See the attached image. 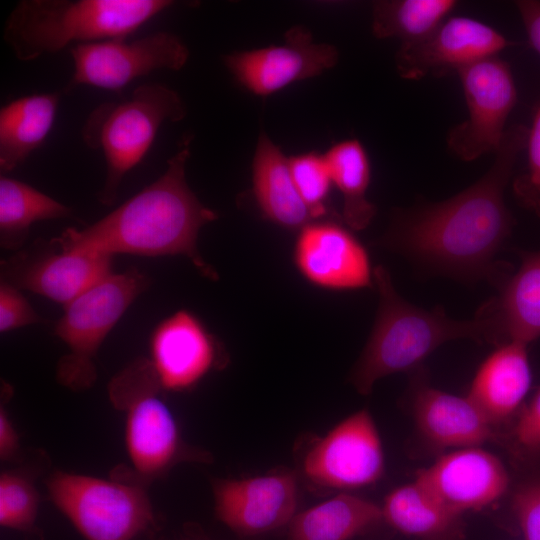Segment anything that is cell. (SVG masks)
Instances as JSON below:
<instances>
[{
	"label": "cell",
	"mask_w": 540,
	"mask_h": 540,
	"mask_svg": "<svg viewBox=\"0 0 540 540\" xmlns=\"http://www.w3.org/2000/svg\"><path fill=\"white\" fill-rule=\"evenodd\" d=\"M527 134L524 125L508 128L493 165L480 180L396 225L386 245L451 273H493V257L512 227L504 191Z\"/></svg>",
	"instance_id": "obj_1"
},
{
	"label": "cell",
	"mask_w": 540,
	"mask_h": 540,
	"mask_svg": "<svg viewBox=\"0 0 540 540\" xmlns=\"http://www.w3.org/2000/svg\"><path fill=\"white\" fill-rule=\"evenodd\" d=\"M191 141L192 135L185 134L164 173L140 192L90 226L67 228L51 242L65 251L109 256L181 255L202 276L217 280L216 270L197 247L200 230L218 214L201 203L187 183Z\"/></svg>",
	"instance_id": "obj_2"
},
{
	"label": "cell",
	"mask_w": 540,
	"mask_h": 540,
	"mask_svg": "<svg viewBox=\"0 0 540 540\" xmlns=\"http://www.w3.org/2000/svg\"><path fill=\"white\" fill-rule=\"evenodd\" d=\"M171 0H21L10 12L3 39L20 61L61 51L72 43L125 39Z\"/></svg>",
	"instance_id": "obj_3"
},
{
	"label": "cell",
	"mask_w": 540,
	"mask_h": 540,
	"mask_svg": "<svg viewBox=\"0 0 540 540\" xmlns=\"http://www.w3.org/2000/svg\"><path fill=\"white\" fill-rule=\"evenodd\" d=\"M379 306L367 343L351 370L349 381L362 395L381 378L414 369L443 343L469 338L486 341L481 320H455L440 307L426 310L403 299L387 269L373 270Z\"/></svg>",
	"instance_id": "obj_4"
},
{
	"label": "cell",
	"mask_w": 540,
	"mask_h": 540,
	"mask_svg": "<svg viewBox=\"0 0 540 540\" xmlns=\"http://www.w3.org/2000/svg\"><path fill=\"white\" fill-rule=\"evenodd\" d=\"M107 392L112 405L124 415L125 451L138 480L147 484L179 463L209 460L210 454L183 439L148 358H136L116 373Z\"/></svg>",
	"instance_id": "obj_5"
},
{
	"label": "cell",
	"mask_w": 540,
	"mask_h": 540,
	"mask_svg": "<svg viewBox=\"0 0 540 540\" xmlns=\"http://www.w3.org/2000/svg\"><path fill=\"white\" fill-rule=\"evenodd\" d=\"M180 95L166 85L146 83L126 98L96 107L82 130L84 143L101 150L106 177L98 195L103 205H112L126 174L149 151L166 121L178 122L186 116Z\"/></svg>",
	"instance_id": "obj_6"
},
{
	"label": "cell",
	"mask_w": 540,
	"mask_h": 540,
	"mask_svg": "<svg viewBox=\"0 0 540 540\" xmlns=\"http://www.w3.org/2000/svg\"><path fill=\"white\" fill-rule=\"evenodd\" d=\"M144 484L64 470L45 480L51 503L85 540H134L155 528Z\"/></svg>",
	"instance_id": "obj_7"
},
{
	"label": "cell",
	"mask_w": 540,
	"mask_h": 540,
	"mask_svg": "<svg viewBox=\"0 0 540 540\" xmlns=\"http://www.w3.org/2000/svg\"><path fill=\"white\" fill-rule=\"evenodd\" d=\"M148 286L149 278L136 268L112 272L64 306L54 325V334L67 347L56 368L59 384L75 392L94 385L102 343Z\"/></svg>",
	"instance_id": "obj_8"
},
{
	"label": "cell",
	"mask_w": 540,
	"mask_h": 540,
	"mask_svg": "<svg viewBox=\"0 0 540 540\" xmlns=\"http://www.w3.org/2000/svg\"><path fill=\"white\" fill-rule=\"evenodd\" d=\"M74 70L69 88L85 85L120 91L134 80L157 70H180L189 50L181 38L159 31L127 40L112 39L74 45Z\"/></svg>",
	"instance_id": "obj_9"
},
{
	"label": "cell",
	"mask_w": 540,
	"mask_h": 540,
	"mask_svg": "<svg viewBox=\"0 0 540 540\" xmlns=\"http://www.w3.org/2000/svg\"><path fill=\"white\" fill-rule=\"evenodd\" d=\"M384 470L382 441L367 409L347 416L319 437L302 462L303 475L311 484L332 490L374 484Z\"/></svg>",
	"instance_id": "obj_10"
},
{
	"label": "cell",
	"mask_w": 540,
	"mask_h": 540,
	"mask_svg": "<svg viewBox=\"0 0 540 540\" xmlns=\"http://www.w3.org/2000/svg\"><path fill=\"white\" fill-rule=\"evenodd\" d=\"M464 91L468 117L448 133L449 149L464 161L495 151L505 123L517 101L509 65L493 56L457 70Z\"/></svg>",
	"instance_id": "obj_11"
},
{
	"label": "cell",
	"mask_w": 540,
	"mask_h": 540,
	"mask_svg": "<svg viewBox=\"0 0 540 540\" xmlns=\"http://www.w3.org/2000/svg\"><path fill=\"white\" fill-rule=\"evenodd\" d=\"M338 57L335 46L315 43L308 28L295 26L286 32L283 44L235 51L225 55L223 62L239 84L268 96L333 68Z\"/></svg>",
	"instance_id": "obj_12"
},
{
	"label": "cell",
	"mask_w": 540,
	"mask_h": 540,
	"mask_svg": "<svg viewBox=\"0 0 540 540\" xmlns=\"http://www.w3.org/2000/svg\"><path fill=\"white\" fill-rule=\"evenodd\" d=\"M148 357L165 392H185L227 364L220 341L188 310L163 319L149 340Z\"/></svg>",
	"instance_id": "obj_13"
},
{
	"label": "cell",
	"mask_w": 540,
	"mask_h": 540,
	"mask_svg": "<svg viewBox=\"0 0 540 540\" xmlns=\"http://www.w3.org/2000/svg\"><path fill=\"white\" fill-rule=\"evenodd\" d=\"M217 518L240 535H257L289 525L298 505V478L289 470L212 482Z\"/></svg>",
	"instance_id": "obj_14"
},
{
	"label": "cell",
	"mask_w": 540,
	"mask_h": 540,
	"mask_svg": "<svg viewBox=\"0 0 540 540\" xmlns=\"http://www.w3.org/2000/svg\"><path fill=\"white\" fill-rule=\"evenodd\" d=\"M113 256L47 249L21 252L2 262V279L66 306L112 273Z\"/></svg>",
	"instance_id": "obj_15"
},
{
	"label": "cell",
	"mask_w": 540,
	"mask_h": 540,
	"mask_svg": "<svg viewBox=\"0 0 540 540\" xmlns=\"http://www.w3.org/2000/svg\"><path fill=\"white\" fill-rule=\"evenodd\" d=\"M510 42L491 26L473 18L445 19L425 38L403 43L396 55L399 75L418 80L429 73L461 67L493 57Z\"/></svg>",
	"instance_id": "obj_16"
},
{
	"label": "cell",
	"mask_w": 540,
	"mask_h": 540,
	"mask_svg": "<svg viewBox=\"0 0 540 540\" xmlns=\"http://www.w3.org/2000/svg\"><path fill=\"white\" fill-rule=\"evenodd\" d=\"M295 267L310 284L328 290L371 285L368 254L353 234L331 221H313L299 230L293 249Z\"/></svg>",
	"instance_id": "obj_17"
},
{
	"label": "cell",
	"mask_w": 540,
	"mask_h": 540,
	"mask_svg": "<svg viewBox=\"0 0 540 540\" xmlns=\"http://www.w3.org/2000/svg\"><path fill=\"white\" fill-rule=\"evenodd\" d=\"M415 481L461 515L500 499L508 489L509 478L496 456L469 447L439 457L428 468L419 470Z\"/></svg>",
	"instance_id": "obj_18"
},
{
	"label": "cell",
	"mask_w": 540,
	"mask_h": 540,
	"mask_svg": "<svg viewBox=\"0 0 540 540\" xmlns=\"http://www.w3.org/2000/svg\"><path fill=\"white\" fill-rule=\"evenodd\" d=\"M412 409L420 434L435 448L480 447L502 440L496 427L467 396H456L419 381L413 388Z\"/></svg>",
	"instance_id": "obj_19"
},
{
	"label": "cell",
	"mask_w": 540,
	"mask_h": 540,
	"mask_svg": "<svg viewBox=\"0 0 540 540\" xmlns=\"http://www.w3.org/2000/svg\"><path fill=\"white\" fill-rule=\"evenodd\" d=\"M476 316L483 323L487 342L528 345L540 337V253L525 255L500 294Z\"/></svg>",
	"instance_id": "obj_20"
},
{
	"label": "cell",
	"mask_w": 540,
	"mask_h": 540,
	"mask_svg": "<svg viewBox=\"0 0 540 540\" xmlns=\"http://www.w3.org/2000/svg\"><path fill=\"white\" fill-rule=\"evenodd\" d=\"M530 386L527 345L509 341L481 364L467 397L497 427L519 412Z\"/></svg>",
	"instance_id": "obj_21"
},
{
	"label": "cell",
	"mask_w": 540,
	"mask_h": 540,
	"mask_svg": "<svg viewBox=\"0 0 540 540\" xmlns=\"http://www.w3.org/2000/svg\"><path fill=\"white\" fill-rule=\"evenodd\" d=\"M252 185L263 215L287 230H301L315 221L300 196L290 169L289 158L262 132L252 161Z\"/></svg>",
	"instance_id": "obj_22"
},
{
	"label": "cell",
	"mask_w": 540,
	"mask_h": 540,
	"mask_svg": "<svg viewBox=\"0 0 540 540\" xmlns=\"http://www.w3.org/2000/svg\"><path fill=\"white\" fill-rule=\"evenodd\" d=\"M60 93H36L14 99L0 109V171L12 172L44 143L50 133Z\"/></svg>",
	"instance_id": "obj_23"
},
{
	"label": "cell",
	"mask_w": 540,
	"mask_h": 540,
	"mask_svg": "<svg viewBox=\"0 0 540 540\" xmlns=\"http://www.w3.org/2000/svg\"><path fill=\"white\" fill-rule=\"evenodd\" d=\"M382 520L381 506L341 493L297 513L285 540H349Z\"/></svg>",
	"instance_id": "obj_24"
},
{
	"label": "cell",
	"mask_w": 540,
	"mask_h": 540,
	"mask_svg": "<svg viewBox=\"0 0 540 540\" xmlns=\"http://www.w3.org/2000/svg\"><path fill=\"white\" fill-rule=\"evenodd\" d=\"M383 520L399 532L423 540H452L460 531V516L417 481L397 487L381 506Z\"/></svg>",
	"instance_id": "obj_25"
},
{
	"label": "cell",
	"mask_w": 540,
	"mask_h": 540,
	"mask_svg": "<svg viewBox=\"0 0 540 540\" xmlns=\"http://www.w3.org/2000/svg\"><path fill=\"white\" fill-rule=\"evenodd\" d=\"M333 184L343 197L342 216L350 229H365L376 214L367 198L371 169L366 150L356 139L333 145L324 154Z\"/></svg>",
	"instance_id": "obj_26"
},
{
	"label": "cell",
	"mask_w": 540,
	"mask_h": 540,
	"mask_svg": "<svg viewBox=\"0 0 540 540\" xmlns=\"http://www.w3.org/2000/svg\"><path fill=\"white\" fill-rule=\"evenodd\" d=\"M71 209L31 185L1 175L0 242L2 247L16 249L29 234L33 223L67 218Z\"/></svg>",
	"instance_id": "obj_27"
},
{
	"label": "cell",
	"mask_w": 540,
	"mask_h": 540,
	"mask_svg": "<svg viewBox=\"0 0 540 540\" xmlns=\"http://www.w3.org/2000/svg\"><path fill=\"white\" fill-rule=\"evenodd\" d=\"M457 5L454 0H389L373 7L372 31L378 38L419 41L433 32Z\"/></svg>",
	"instance_id": "obj_28"
},
{
	"label": "cell",
	"mask_w": 540,
	"mask_h": 540,
	"mask_svg": "<svg viewBox=\"0 0 540 540\" xmlns=\"http://www.w3.org/2000/svg\"><path fill=\"white\" fill-rule=\"evenodd\" d=\"M40 494L34 478L23 469L3 470L0 474V525L30 532L35 526Z\"/></svg>",
	"instance_id": "obj_29"
},
{
	"label": "cell",
	"mask_w": 540,
	"mask_h": 540,
	"mask_svg": "<svg viewBox=\"0 0 540 540\" xmlns=\"http://www.w3.org/2000/svg\"><path fill=\"white\" fill-rule=\"evenodd\" d=\"M289 163L297 190L318 221L328 211L327 200L333 185L326 158L309 152L289 158Z\"/></svg>",
	"instance_id": "obj_30"
},
{
	"label": "cell",
	"mask_w": 540,
	"mask_h": 540,
	"mask_svg": "<svg viewBox=\"0 0 540 540\" xmlns=\"http://www.w3.org/2000/svg\"><path fill=\"white\" fill-rule=\"evenodd\" d=\"M527 171L517 177L513 190L519 201L540 216V105L528 129L526 147Z\"/></svg>",
	"instance_id": "obj_31"
},
{
	"label": "cell",
	"mask_w": 540,
	"mask_h": 540,
	"mask_svg": "<svg viewBox=\"0 0 540 540\" xmlns=\"http://www.w3.org/2000/svg\"><path fill=\"white\" fill-rule=\"evenodd\" d=\"M512 451L524 460L540 458V388L521 407L511 434L505 437Z\"/></svg>",
	"instance_id": "obj_32"
},
{
	"label": "cell",
	"mask_w": 540,
	"mask_h": 540,
	"mask_svg": "<svg viewBox=\"0 0 540 540\" xmlns=\"http://www.w3.org/2000/svg\"><path fill=\"white\" fill-rule=\"evenodd\" d=\"M40 322H43L42 316L37 313L20 289L1 280L0 331L6 333Z\"/></svg>",
	"instance_id": "obj_33"
},
{
	"label": "cell",
	"mask_w": 540,
	"mask_h": 540,
	"mask_svg": "<svg viewBox=\"0 0 540 540\" xmlns=\"http://www.w3.org/2000/svg\"><path fill=\"white\" fill-rule=\"evenodd\" d=\"M513 510L526 540H540V480L515 492Z\"/></svg>",
	"instance_id": "obj_34"
},
{
	"label": "cell",
	"mask_w": 540,
	"mask_h": 540,
	"mask_svg": "<svg viewBox=\"0 0 540 540\" xmlns=\"http://www.w3.org/2000/svg\"><path fill=\"white\" fill-rule=\"evenodd\" d=\"M20 435L6 409L0 407V459L2 462L14 461L20 454Z\"/></svg>",
	"instance_id": "obj_35"
},
{
	"label": "cell",
	"mask_w": 540,
	"mask_h": 540,
	"mask_svg": "<svg viewBox=\"0 0 540 540\" xmlns=\"http://www.w3.org/2000/svg\"><path fill=\"white\" fill-rule=\"evenodd\" d=\"M531 46L540 54V1L520 0L516 2Z\"/></svg>",
	"instance_id": "obj_36"
},
{
	"label": "cell",
	"mask_w": 540,
	"mask_h": 540,
	"mask_svg": "<svg viewBox=\"0 0 540 540\" xmlns=\"http://www.w3.org/2000/svg\"><path fill=\"white\" fill-rule=\"evenodd\" d=\"M145 540H159V539H157L156 536L152 535V536L147 537Z\"/></svg>",
	"instance_id": "obj_37"
}]
</instances>
